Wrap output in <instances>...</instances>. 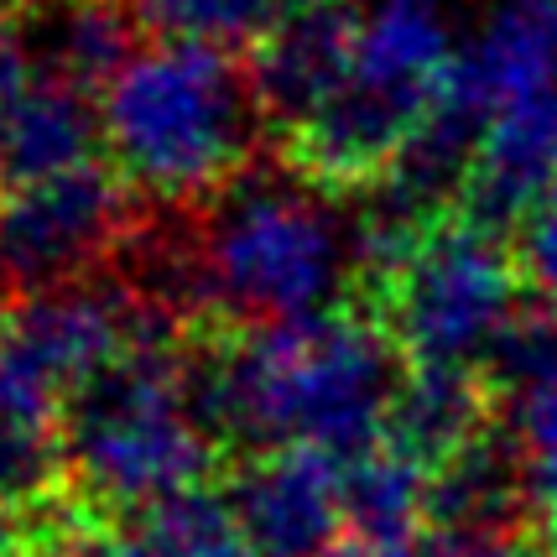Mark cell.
<instances>
[{
    "mask_svg": "<svg viewBox=\"0 0 557 557\" xmlns=\"http://www.w3.org/2000/svg\"><path fill=\"white\" fill-rule=\"evenodd\" d=\"M188 401L219 448H318L355 459L386 433L401 349L360 302L329 313L198 329L183 349Z\"/></svg>",
    "mask_w": 557,
    "mask_h": 557,
    "instance_id": "1",
    "label": "cell"
},
{
    "mask_svg": "<svg viewBox=\"0 0 557 557\" xmlns=\"http://www.w3.org/2000/svg\"><path fill=\"white\" fill-rule=\"evenodd\" d=\"M104 151L141 198L203 209L240 183L271 136L245 48L157 37L99 89Z\"/></svg>",
    "mask_w": 557,
    "mask_h": 557,
    "instance_id": "2",
    "label": "cell"
},
{
    "mask_svg": "<svg viewBox=\"0 0 557 557\" xmlns=\"http://www.w3.org/2000/svg\"><path fill=\"white\" fill-rule=\"evenodd\" d=\"M194 240L214 329L287 323L339 308L344 292L355 297L349 224L282 162L276 172L250 168L194 209Z\"/></svg>",
    "mask_w": 557,
    "mask_h": 557,
    "instance_id": "3",
    "label": "cell"
},
{
    "mask_svg": "<svg viewBox=\"0 0 557 557\" xmlns=\"http://www.w3.org/2000/svg\"><path fill=\"white\" fill-rule=\"evenodd\" d=\"M183 344L141 339L110 370L63 401L69 485L99 521L162 506L168 495L203 485L224 454L188 401Z\"/></svg>",
    "mask_w": 557,
    "mask_h": 557,
    "instance_id": "4",
    "label": "cell"
},
{
    "mask_svg": "<svg viewBox=\"0 0 557 557\" xmlns=\"http://www.w3.org/2000/svg\"><path fill=\"white\" fill-rule=\"evenodd\" d=\"M527 302L516 245L463 209H448L401 261V271L364 302L412 364L485 370L495 339Z\"/></svg>",
    "mask_w": 557,
    "mask_h": 557,
    "instance_id": "5",
    "label": "cell"
},
{
    "mask_svg": "<svg viewBox=\"0 0 557 557\" xmlns=\"http://www.w3.org/2000/svg\"><path fill=\"white\" fill-rule=\"evenodd\" d=\"M146 219L115 162L5 183L0 194V282L11 292L69 287L84 271L125 256Z\"/></svg>",
    "mask_w": 557,
    "mask_h": 557,
    "instance_id": "6",
    "label": "cell"
},
{
    "mask_svg": "<svg viewBox=\"0 0 557 557\" xmlns=\"http://www.w3.org/2000/svg\"><path fill=\"white\" fill-rule=\"evenodd\" d=\"M146 323L151 313L131 287L69 282V287L26 292L16 313L0 323V360L69 401L78 386H89L99 370L121 360L131 344L146 339Z\"/></svg>",
    "mask_w": 557,
    "mask_h": 557,
    "instance_id": "7",
    "label": "cell"
},
{
    "mask_svg": "<svg viewBox=\"0 0 557 557\" xmlns=\"http://www.w3.org/2000/svg\"><path fill=\"white\" fill-rule=\"evenodd\" d=\"M235 516L256 557H323L344 532L339 459L318 448H261L235 469Z\"/></svg>",
    "mask_w": 557,
    "mask_h": 557,
    "instance_id": "8",
    "label": "cell"
},
{
    "mask_svg": "<svg viewBox=\"0 0 557 557\" xmlns=\"http://www.w3.org/2000/svg\"><path fill=\"white\" fill-rule=\"evenodd\" d=\"M355 48H360V5L355 0L292 5L245 48L271 136L297 125L339 84L355 63Z\"/></svg>",
    "mask_w": 557,
    "mask_h": 557,
    "instance_id": "9",
    "label": "cell"
},
{
    "mask_svg": "<svg viewBox=\"0 0 557 557\" xmlns=\"http://www.w3.org/2000/svg\"><path fill=\"white\" fill-rule=\"evenodd\" d=\"M448 78L490 121L510 99L557 95V0H500Z\"/></svg>",
    "mask_w": 557,
    "mask_h": 557,
    "instance_id": "10",
    "label": "cell"
},
{
    "mask_svg": "<svg viewBox=\"0 0 557 557\" xmlns=\"http://www.w3.org/2000/svg\"><path fill=\"white\" fill-rule=\"evenodd\" d=\"M104 141L99 125V95L73 84L63 73L32 69L22 95L11 99L0 121V177L32 183L95 162V146Z\"/></svg>",
    "mask_w": 557,
    "mask_h": 557,
    "instance_id": "11",
    "label": "cell"
},
{
    "mask_svg": "<svg viewBox=\"0 0 557 557\" xmlns=\"http://www.w3.org/2000/svg\"><path fill=\"white\" fill-rule=\"evenodd\" d=\"M490 407H495V386L485 381V370L412 364L401 370V386L391 396L381 443L433 474L454 454H463L474 437L490 433Z\"/></svg>",
    "mask_w": 557,
    "mask_h": 557,
    "instance_id": "12",
    "label": "cell"
},
{
    "mask_svg": "<svg viewBox=\"0 0 557 557\" xmlns=\"http://www.w3.org/2000/svg\"><path fill=\"white\" fill-rule=\"evenodd\" d=\"M428 527L448 532H485V536H516L532 527V495H527V459L516 437L485 433L463 454L433 469L428 490Z\"/></svg>",
    "mask_w": 557,
    "mask_h": 557,
    "instance_id": "13",
    "label": "cell"
},
{
    "mask_svg": "<svg viewBox=\"0 0 557 557\" xmlns=\"http://www.w3.org/2000/svg\"><path fill=\"white\" fill-rule=\"evenodd\" d=\"M22 37L48 73L104 89L141 52L146 22L136 0H37Z\"/></svg>",
    "mask_w": 557,
    "mask_h": 557,
    "instance_id": "14",
    "label": "cell"
},
{
    "mask_svg": "<svg viewBox=\"0 0 557 557\" xmlns=\"http://www.w3.org/2000/svg\"><path fill=\"white\" fill-rule=\"evenodd\" d=\"M69 485L63 396L0 360V500L32 510Z\"/></svg>",
    "mask_w": 557,
    "mask_h": 557,
    "instance_id": "15",
    "label": "cell"
},
{
    "mask_svg": "<svg viewBox=\"0 0 557 557\" xmlns=\"http://www.w3.org/2000/svg\"><path fill=\"white\" fill-rule=\"evenodd\" d=\"M339 490H344V532L370 553H391L401 542H412L428 521V490L433 474L396 454L386 443L364 448L355 459L339 463Z\"/></svg>",
    "mask_w": 557,
    "mask_h": 557,
    "instance_id": "16",
    "label": "cell"
},
{
    "mask_svg": "<svg viewBox=\"0 0 557 557\" xmlns=\"http://www.w3.org/2000/svg\"><path fill=\"white\" fill-rule=\"evenodd\" d=\"M136 532L146 536L151 557H256L240 516H235V500L203 485L141 510Z\"/></svg>",
    "mask_w": 557,
    "mask_h": 557,
    "instance_id": "17",
    "label": "cell"
},
{
    "mask_svg": "<svg viewBox=\"0 0 557 557\" xmlns=\"http://www.w3.org/2000/svg\"><path fill=\"white\" fill-rule=\"evenodd\" d=\"M282 0H136L151 37H198L224 48H250L282 11Z\"/></svg>",
    "mask_w": 557,
    "mask_h": 557,
    "instance_id": "18",
    "label": "cell"
},
{
    "mask_svg": "<svg viewBox=\"0 0 557 557\" xmlns=\"http://www.w3.org/2000/svg\"><path fill=\"white\" fill-rule=\"evenodd\" d=\"M557 375V308L553 302H521V313L506 323V334L495 339L485 360V381L500 386L495 396H516V391L553 381Z\"/></svg>",
    "mask_w": 557,
    "mask_h": 557,
    "instance_id": "19",
    "label": "cell"
},
{
    "mask_svg": "<svg viewBox=\"0 0 557 557\" xmlns=\"http://www.w3.org/2000/svg\"><path fill=\"white\" fill-rule=\"evenodd\" d=\"M516 261H521V276H527V292L557 308V198L542 203L516 230Z\"/></svg>",
    "mask_w": 557,
    "mask_h": 557,
    "instance_id": "20",
    "label": "cell"
},
{
    "mask_svg": "<svg viewBox=\"0 0 557 557\" xmlns=\"http://www.w3.org/2000/svg\"><path fill=\"white\" fill-rule=\"evenodd\" d=\"M381 557H516L510 536H485V532H448V527H428L412 542L391 547Z\"/></svg>",
    "mask_w": 557,
    "mask_h": 557,
    "instance_id": "21",
    "label": "cell"
},
{
    "mask_svg": "<svg viewBox=\"0 0 557 557\" xmlns=\"http://www.w3.org/2000/svg\"><path fill=\"white\" fill-rule=\"evenodd\" d=\"M42 557H151L141 532H110V527H73Z\"/></svg>",
    "mask_w": 557,
    "mask_h": 557,
    "instance_id": "22",
    "label": "cell"
},
{
    "mask_svg": "<svg viewBox=\"0 0 557 557\" xmlns=\"http://www.w3.org/2000/svg\"><path fill=\"white\" fill-rule=\"evenodd\" d=\"M26 37L16 26L0 22V121H5V110H11V99L22 95V84L32 78V63H26Z\"/></svg>",
    "mask_w": 557,
    "mask_h": 557,
    "instance_id": "23",
    "label": "cell"
},
{
    "mask_svg": "<svg viewBox=\"0 0 557 557\" xmlns=\"http://www.w3.org/2000/svg\"><path fill=\"white\" fill-rule=\"evenodd\" d=\"M527 495H532V527L557 547V463H536L527 469Z\"/></svg>",
    "mask_w": 557,
    "mask_h": 557,
    "instance_id": "24",
    "label": "cell"
},
{
    "mask_svg": "<svg viewBox=\"0 0 557 557\" xmlns=\"http://www.w3.org/2000/svg\"><path fill=\"white\" fill-rule=\"evenodd\" d=\"M22 516L26 510H16V506H5V500H0V557H42V547H37L32 532L22 527Z\"/></svg>",
    "mask_w": 557,
    "mask_h": 557,
    "instance_id": "25",
    "label": "cell"
},
{
    "mask_svg": "<svg viewBox=\"0 0 557 557\" xmlns=\"http://www.w3.org/2000/svg\"><path fill=\"white\" fill-rule=\"evenodd\" d=\"M323 557H381V553H370V547H360V542H349V547H329Z\"/></svg>",
    "mask_w": 557,
    "mask_h": 557,
    "instance_id": "26",
    "label": "cell"
},
{
    "mask_svg": "<svg viewBox=\"0 0 557 557\" xmlns=\"http://www.w3.org/2000/svg\"><path fill=\"white\" fill-rule=\"evenodd\" d=\"M547 557H557V547H547Z\"/></svg>",
    "mask_w": 557,
    "mask_h": 557,
    "instance_id": "27",
    "label": "cell"
},
{
    "mask_svg": "<svg viewBox=\"0 0 557 557\" xmlns=\"http://www.w3.org/2000/svg\"><path fill=\"white\" fill-rule=\"evenodd\" d=\"M553 198H557V177H553Z\"/></svg>",
    "mask_w": 557,
    "mask_h": 557,
    "instance_id": "28",
    "label": "cell"
},
{
    "mask_svg": "<svg viewBox=\"0 0 557 557\" xmlns=\"http://www.w3.org/2000/svg\"><path fill=\"white\" fill-rule=\"evenodd\" d=\"M292 5H308V0H292Z\"/></svg>",
    "mask_w": 557,
    "mask_h": 557,
    "instance_id": "29",
    "label": "cell"
},
{
    "mask_svg": "<svg viewBox=\"0 0 557 557\" xmlns=\"http://www.w3.org/2000/svg\"><path fill=\"white\" fill-rule=\"evenodd\" d=\"M0 5H5V0H0Z\"/></svg>",
    "mask_w": 557,
    "mask_h": 557,
    "instance_id": "30",
    "label": "cell"
}]
</instances>
